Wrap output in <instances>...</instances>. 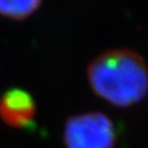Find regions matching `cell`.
I'll list each match as a JSON object with an SVG mask.
<instances>
[{
    "instance_id": "obj_4",
    "label": "cell",
    "mask_w": 148,
    "mask_h": 148,
    "mask_svg": "<svg viewBox=\"0 0 148 148\" xmlns=\"http://www.w3.org/2000/svg\"><path fill=\"white\" fill-rule=\"evenodd\" d=\"M42 0H0V15L13 20L30 16L41 5Z\"/></svg>"
},
{
    "instance_id": "obj_1",
    "label": "cell",
    "mask_w": 148,
    "mask_h": 148,
    "mask_svg": "<svg viewBox=\"0 0 148 148\" xmlns=\"http://www.w3.org/2000/svg\"><path fill=\"white\" fill-rule=\"evenodd\" d=\"M92 91L117 107H130L141 101L148 89L143 58L131 49H112L96 57L88 66Z\"/></svg>"
},
{
    "instance_id": "obj_2",
    "label": "cell",
    "mask_w": 148,
    "mask_h": 148,
    "mask_svg": "<svg viewBox=\"0 0 148 148\" xmlns=\"http://www.w3.org/2000/svg\"><path fill=\"white\" fill-rule=\"evenodd\" d=\"M114 125L106 114L89 112L69 118L64 127L66 148H114Z\"/></svg>"
},
{
    "instance_id": "obj_3",
    "label": "cell",
    "mask_w": 148,
    "mask_h": 148,
    "mask_svg": "<svg viewBox=\"0 0 148 148\" xmlns=\"http://www.w3.org/2000/svg\"><path fill=\"white\" fill-rule=\"evenodd\" d=\"M36 117L34 98L22 89H11L0 97V118L14 128H27Z\"/></svg>"
}]
</instances>
